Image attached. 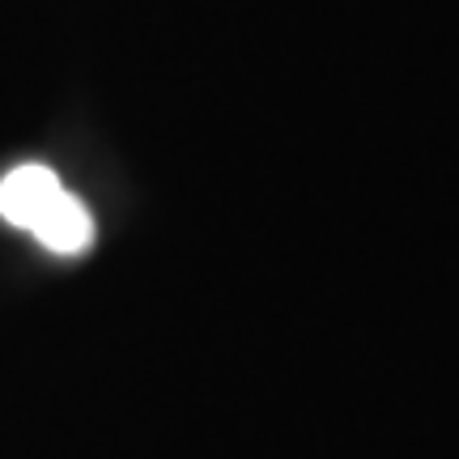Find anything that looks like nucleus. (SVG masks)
<instances>
[{"instance_id":"f257e3e1","label":"nucleus","mask_w":459,"mask_h":459,"mask_svg":"<svg viewBox=\"0 0 459 459\" xmlns=\"http://www.w3.org/2000/svg\"><path fill=\"white\" fill-rule=\"evenodd\" d=\"M0 217L13 230L39 238L51 255H82L99 238L90 209L60 183L56 170L39 162L13 166L0 179Z\"/></svg>"}]
</instances>
